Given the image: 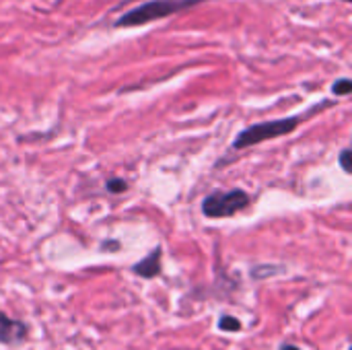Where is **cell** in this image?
<instances>
[{
	"instance_id": "obj_2",
	"label": "cell",
	"mask_w": 352,
	"mask_h": 350,
	"mask_svg": "<svg viewBox=\"0 0 352 350\" xmlns=\"http://www.w3.org/2000/svg\"><path fill=\"white\" fill-rule=\"evenodd\" d=\"M305 118L307 116H293V118H280V120H270V122H260V124L248 126L245 130H241L237 134V138L231 144V151H243L248 146L293 134Z\"/></svg>"
},
{
	"instance_id": "obj_9",
	"label": "cell",
	"mask_w": 352,
	"mask_h": 350,
	"mask_svg": "<svg viewBox=\"0 0 352 350\" xmlns=\"http://www.w3.org/2000/svg\"><path fill=\"white\" fill-rule=\"evenodd\" d=\"M351 155H352L351 149H342V153H340V167H342L346 173L351 171Z\"/></svg>"
},
{
	"instance_id": "obj_1",
	"label": "cell",
	"mask_w": 352,
	"mask_h": 350,
	"mask_svg": "<svg viewBox=\"0 0 352 350\" xmlns=\"http://www.w3.org/2000/svg\"><path fill=\"white\" fill-rule=\"evenodd\" d=\"M202 2H210V0H148L144 4H138L136 8L124 12L113 27H140L146 25L151 21H159V19H167L171 14H177L182 10L194 8Z\"/></svg>"
},
{
	"instance_id": "obj_5",
	"label": "cell",
	"mask_w": 352,
	"mask_h": 350,
	"mask_svg": "<svg viewBox=\"0 0 352 350\" xmlns=\"http://www.w3.org/2000/svg\"><path fill=\"white\" fill-rule=\"evenodd\" d=\"M161 256H163L161 248H155L148 256H144L140 262H136V264L132 266V272L138 274V276H142V278H146V281L159 276L161 270H163V268H161Z\"/></svg>"
},
{
	"instance_id": "obj_6",
	"label": "cell",
	"mask_w": 352,
	"mask_h": 350,
	"mask_svg": "<svg viewBox=\"0 0 352 350\" xmlns=\"http://www.w3.org/2000/svg\"><path fill=\"white\" fill-rule=\"evenodd\" d=\"M219 330L221 332H239L241 330V322L233 316H223L219 320Z\"/></svg>"
},
{
	"instance_id": "obj_3",
	"label": "cell",
	"mask_w": 352,
	"mask_h": 350,
	"mask_svg": "<svg viewBox=\"0 0 352 350\" xmlns=\"http://www.w3.org/2000/svg\"><path fill=\"white\" fill-rule=\"evenodd\" d=\"M252 204V196L241 190H229V192H212L202 202V212L208 219H229L241 210H245Z\"/></svg>"
},
{
	"instance_id": "obj_4",
	"label": "cell",
	"mask_w": 352,
	"mask_h": 350,
	"mask_svg": "<svg viewBox=\"0 0 352 350\" xmlns=\"http://www.w3.org/2000/svg\"><path fill=\"white\" fill-rule=\"evenodd\" d=\"M27 338V326L19 320L8 318L4 311H0V344L16 347Z\"/></svg>"
},
{
	"instance_id": "obj_12",
	"label": "cell",
	"mask_w": 352,
	"mask_h": 350,
	"mask_svg": "<svg viewBox=\"0 0 352 350\" xmlns=\"http://www.w3.org/2000/svg\"><path fill=\"white\" fill-rule=\"evenodd\" d=\"M342 2H351V0H342Z\"/></svg>"
},
{
	"instance_id": "obj_8",
	"label": "cell",
	"mask_w": 352,
	"mask_h": 350,
	"mask_svg": "<svg viewBox=\"0 0 352 350\" xmlns=\"http://www.w3.org/2000/svg\"><path fill=\"white\" fill-rule=\"evenodd\" d=\"M105 190H107L109 194H122V192L128 190V184H126L122 177H111V179L105 182Z\"/></svg>"
},
{
	"instance_id": "obj_7",
	"label": "cell",
	"mask_w": 352,
	"mask_h": 350,
	"mask_svg": "<svg viewBox=\"0 0 352 350\" xmlns=\"http://www.w3.org/2000/svg\"><path fill=\"white\" fill-rule=\"evenodd\" d=\"M332 93L336 97H346L352 93V80L351 78H340L332 85Z\"/></svg>"
},
{
	"instance_id": "obj_10",
	"label": "cell",
	"mask_w": 352,
	"mask_h": 350,
	"mask_svg": "<svg viewBox=\"0 0 352 350\" xmlns=\"http://www.w3.org/2000/svg\"><path fill=\"white\" fill-rule=\"evenodd\" d=\"M101 248H103V250H105V248H111L109 252H118V250H120V243H118V241H107V243H103Z\"/></svg>"
},
{
	"instance_id": "obj_11",
	"label": "cell",
	"mask_w": 352,
	"mask_h": 350,
	"mask_svg": "<svg viewBox=\"0 0 352 350\" xmlns=\"http://www.w3.org/2000/svg\"><path fill=\"white\" fill-rule=\"evenodd\" d=\"M280 350H301V349H297L295 344H280Z\"/></svg>"
}]
</instances>
